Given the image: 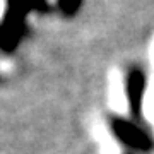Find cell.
<instances>
[{"instance_id": "1", "label": "cell", "mask_w": 154, "mask_h": 154, "mask_svg": "<svg viewBox=\"0 0 154 154\" xmlns=\"http://www.w3.org/2000/svg\"><path fill=\"white\" fill-rule=\"evenodd\" d=\"M116 134L120 135L122 140H125L130 146L135 147H149V139L146 137V134H142L137 127L125 123V122H116Z\"/></svg>"}, {"instance_id": "2", "label": "cell", "mask_w": 154, "mask_h": 154, "mask_svg": "<svg viewBox=\"0 0 154 154\" xmlns=\"http://www.w3.org/2000/svg\"><path fill=\"white\" fill-rule=\"evenodd\" d=\"M140 93H142V77L140 74H134L130 79V99L134 105H139Z\"/></svg>"}]
</instances>
